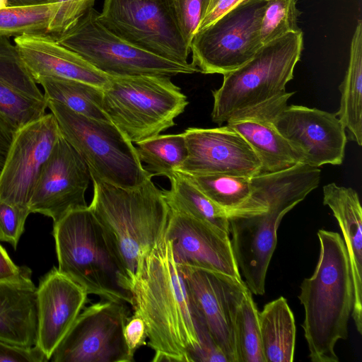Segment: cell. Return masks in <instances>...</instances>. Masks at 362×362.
Wrapping results in <instances>:
<instances>
[{"label": "cell", "instance_id": "6da1fadb", "mask_svg": "<svg viewBox=\"0 0 362 362\" xmlns=\"http://www.w3.org/2000/svg\"><path fill=\"white\" fill-rule=\"evenodd\" d=\"M320 175L319 168L303 163L259 174L251 179L250 197L226 211L234 257L252 293H264L267 272L282 218L318 187Z\"/></svg>", "mask_w": 362, "mask_h": 362}, {"label": "cell", "instance_id": "7a4b0ae2", "mask_svg": "<svg viewBox=\"0 0 362 362\" xmlns=\"http://www.w3.org/2000/svg\"><path fill=\"white\" fill-rule=\"evenodd\" d=\"M135 314L145 322L153 362H189L199 346L187 284L165 235L143 260L132 288Z\"/></svg>", "mask_w": 362, "mask_h": 362}, {"label": "cell", "instance_id": "3957f363", "mask_svg": "<svg viewBox=\"0 0 362 362\" xmlns=\"http://www.w3.org/2000/svg\"><path fill=\"white\" fill-rule=\"evenodd\" d=\"M148 177L122 188L91 177L89 207L101 225L132 288L144 258L165 233L170 209L163 192Z\"/></svg>", "mask_w": 362, "mask_h": 362}, {"label": "cell", "instance_id": "277c9868", "mask_svg": "<svg viewBox=\"0 0 362 362\" xmlns=\"http://www.w3.org/2000/svg\"><path fill=\"white\" fill-rule=\"evenodd\" d=\"M320 255L311 276L304 279L298 298L313 362H338L334 347L348 337L354 305V286L346 249L337 232L319 230Z\"/></svg>", "mask_w": 362, "mask_h": 362}, {"label": "cell", "instance_id": "5b68a950", "mask_svg": "<svg viewBox=\"0 0 362 362\" xmlns=\"http://www.w3.org/2000/svg\"><path fill=\"white\" fill-rule=\"evenodd\" d=\"M58 269L103 300L133 303L129 282L89 206L53 223Z\"/></svg>", "mask_w": 362, "mask_h": 362}, {"label": "cell", "instance_id": "8992f818", "mask_svg": "<svg viewBox=\"0 0 362 362\" xmlns=\"http://www.w3.org/2000/svg\"><path fill=\"white\" fill-rule=\"evenodd\" d=\"M303 48L301 30L262 45L245 64L223 75L212 90L211 119L221 125L235 113L284 93Z\"/></svg>", "mask_w": 362, "mask_h": 362}, {"label": "cell", "instance_id": "52a82bcc", "mask_svg": "<svg viewBox=\"0 0 362 362\" xmlns=\"http://www.w3.org/2000/svg\"><path fill=\"white\" fill-rule=\"evenodd\" d=\"M47 105L90 177L122 188L138 187L153 177L144 169L135 146L111 121L83 116L52 100H47Z\"/></svg>", "mask_w": 362, "mask_h": 362}, {"label": "cell", "instance_id": "ba28073f", "mask_svg": "<svg viewBox=\"0 0 362 362\" xmlns=\"http://www.w3.org/2000/svg\"><path fill=\"white\" fill-rule=\"evenodd\" d=\"M171 77H110L103 89V109L110 120L137 143L175 125L189 104Z\"/></svg>", "mask_w": 362, "mask_h": 362}, {"label": "cell", "instance_id": "9c48e42d", "mask_svg": "<svg viewBox=\"0 0 362 362\" xmlns=\"http://www.w3.org/2000/svg\"><path fill=\"white\" fill-rule=\"evenodd\" d=\"M91 7L67 30L51 35L59 44L77 53L110 77L160 76L199 72L192 63L178 64L143 50L107 30Z\"/></svg>", "mask_w": 362, "mask_h": 362}, {"label": "cell", "instance_id": "30bf717a", "mask_svg": "<svg viewBox=\"0 0 362 362\" xmlns=\"http://www.w3.org/2000/svg\"><path fill=\"white\" fill-rule=\"evenodd\" d=\"M100 23L124 41L165 59L187 64L190 52L173 0H104Z\"/></svg>", "mask_w": 362, "mask_h": 362}, {"label": "cell", "instance_id": "8fae6325", "mask_svg": "<svg viewBox=\"0 0 362 362\" xmlns=\"http://www.w3.org/2000/svg\"><path fill=\"white\" fill-rule=\"evenodd\" d=\"M265 0H243L205 28L190 45L192 63L206 74H226L248 62L262 45Z\"/></svg>", "mask_w": 362, "mask_h": 362}, {"label": "cell", "instance_id": "7c38bea8", "mask_svg": "<svg viewBox=\"0 0 362 362\" xmlns=\"http://www.w3.org/2000/svg\"><path fill=\"white\" fill-rule=\"evenodd\" d=\"M126 303L103 300L86 308L53 352V362H131L124 337Z\"/></svg>", "mask_w": 362, "mask_h": 362}, {"label": "cell", "instance_id": "4fadbf2b", "mask_svg": "<svg viewBox=\"0 0 362 362\" xmlns=\"http://www.w3.org/2000/svg\"><path fill=\"white\" fill-rule=\"evenodd\" d=\"M197 313L228 362H238L235 320L248 289L242 279L204 269L179 265Z\"/></svg>", "mask_w": 362, "mask_h": 362}, {"label": "cell", "instance_id": "5bb4252c", "mask_svg": "<svg viewBox=\"0 0 362 362\" xmlns=\"http://www.w3.org/2000/svg\"><path fill=\"white\" fill-rule=\"evenodd\" d=\"M61 132L51 112L17 130L0 170V202L28 204Z\"/></svg>", "mask_w": 362, "mask_h": 362}, {"label": "cell", "instance_id": "9a60e30c", "mask_svg": "<svg viewBox=\"0 0 362 362\" xmlns=\"http://www.w3.org/2000/svg\"><path fill=\"white\" fill-rule=\"evenodd\" d=\"M91 177L74 148L61 135L45 163L28 207L57 221L69 211L87 206L85 193Z\"/></svg>", "mask_w": 362, "mask_h": 362}, {"label": "cell", "instance_id": "2e32d148", "mask_svg": "<svg viewBox=\"0 0 362 362\" xmlns=\"http://www.w3.org/2000/svg\"><path fill=\"white\" fill-rule=\"evenodd\" d=\"M274 124L302 155L304 164L319 168L325 164L342 163L348 138L336 114L287 105L276 115Z\"/></svg>", "mask_w": 362, "mask_h": 362}, {"label": "cell", "instance_id": "e0dca14e", "mask_svg": "<svg viewBox=\"0 0 362 362\" xmlns=\"http://www.w3.org/2000/svg\"><path fill=\"white\" fill-rule=\"evenodd\" d=\"M182 133L187 156L176 172L250 178L260 174L261 163L254 151L227 124L214 128L188 127Z\"/></svg>", "mask_w": 362, "mask_h": 362}, {"label": "cell", "instance_id": "ac0fdd59", "mask_svg": "<svg viewBox=\"0 0 362 362\" xmlns=\"http://www.w3.org/2000/svg\"><path fill=\"white\" fill-rule=\"evenodd\" d=\"M165 236L170 241L177 264L242 279L229 234L206 222L170 209Z\"/></svg>", "mask_w": 362, "mask_h": 362}, {"label": "cell", "instance_id": "d6986e66", "mask_svg": "<svg viewBox=\"0 0 362 362\" xmlns=\"http://www.w3.org/2000/svg\"><path fill=\"white\" fill-rule=\"evenodd\" d=\"M293 92H285L235 113L226 124L248 143L261 163V173L282 171L303 163L302 155L279 132L274 118ZM304 164V163H303Z\"/></svg>", "mask_w": 362, "mask_h": 362}, {"label": "cell", "instance_id": "ffe728a7", "mask_svg": "<svg viewBox=\"0 0 362 362\" xmlns=\"http://www.w3.org/2000/svg\"><path fill=\"white\" fill-rule=\"evenodd\" d=\"M85 289L53 267L36 287L37 346L49 361L88 301Z\"/></svg>", "mask_w": 362, "mask_h": 362}, {"label": "cell", "instance_id": "44dd1931", "mask_svg": "<svg viewBox=\"0 0 362 362\" xmlns=\"http://www.w3.org/2000/svg\"><path fill=\"white\" fill-rule=\"evenodd\" d=\"M8 38L0 36V118L15 133L43 117L47 105Z\"/></svg>", "mask_w": 362, "mask_h": 362}, {"label": "cell", "instance_id": "7402d4cb", "mask_svg": "<svg viewBox=\"0 0 362 362\" xmlns=\"http://www.w3.org/2000/svg\"><path fill=\"white\" fill-rule=\"evenodd\" d=\"M14 43L35 81L41 77H60L103 89L110 81V76L59 44L50 35L25 34L16 37Z\"/></svg>", "mask_w": 362, "mask_h": 362}, {"label": "cell", "instance_id": "603a6c76", "mask_svg": "<svg viewBox=\"0 0 362 362\" xmlns=\"http://www.w3.org/2000/svg\"><path fill=\"white\" fill-rule=\"evenodd\" d=\"M323 204L329 207L341 229L354 286L351 317L362 333V209L358 194L351 187L329 183L323 187Z\"/></svg>", "mask_w": 362, "mask_h": 362}, {"label": "cell", "instance_id": "cb8c5ba5", "mask_svg": "<svg viewBox=\"0 0 362 362\" xmlns=\"http://www.w3.org/2000/svg\"><path fill=\"white\" fill-rule=\"evenodd\" d=\"M26 267L18 277L0 280V339L33 346L37 340L36 286Z\"/></svg>", "mask_w": 362, "mask_h": 362}, {"label": "cell", "instance_id": "d4e9b609", "mask_svg": "<svg viewBox=\"0 0 362 362\" xmlns=\"http://www.w3.org/2000/svg\"><path fill=\"white\" fill-rule=\"evenodd\" d=\"M265 362H292L296 344V324L286 299L281 296L259 312Z\"/></svg>", "mask_w": 362, "mask_h": 362}, {"label": "cell", "instance_id": "484cf974", "mask_svg": "<svg viewBox=\"0 0 362 362\" xmlns=\"http://www.w3.org/2000/svg\"><path fill=\"white\" fill-rule=\"evenodd\" d=\"M339 108L336 113L347 138L362 145V21H358L350 47L349 65L343 81Z\"/></svg>", "mask_w": 362, "mask_h": 362}, {"label": "cell", "instance_id": "4316f807", "mask_svg": "<svg viewBox=\"0 0 362 362\" xmlns=\"http://www.w3.org/2000/svg\"><path fill=\"white\" fill-rule=\"evenodd\" d=\"M168 180L170 188L163 192L171 210L206 222L229 234V223L224 209L213 202L182 174L174 171Z\"/></svg>", "mask_w": 362, "mask_h": 362}, {"label": "cell", "instance_id": "83f0119b", "mask_svg": "<svg viewBox=\"0 0 362 362\" xmlns=\"http://www.w3.org/2000/svg\"><path fill=\"white\" fill-rule=\"evenodd\" d=\"M45 91V100L59 102L83 116L110 121L103 109V89L93 85L60 77H41L36 80Z\"/></svg>", "mask_w": 362, "mask_h": 362}, {"label": "cell", "instance_id": "f1b7e54d", "mask_svg": "<svg viewBox=\"0 0 362 362\" xmlns=\"http://www.w3.org/2000/svg\"><path fill=\"white\" fill-rule=\"evenodd\" d=\"M135 146L144 169L153 176L168 178L185 160L187 148L183 133L158 134L136 143Z\"/></svg>", "mask_w": 362, "mask_h": 362}, {"label": "cell", "instance_id": "f546056e", "mask_svg": "<svg viewBox=\"0 0 362 362\" xmlns=\"http://www.w3.org/2000/svg\"><path fill=\"white\" fill-rule=\"evenodd\" d=\"M181 174L226 212L243 203L252 192L250 177L224 174Z\"/></svg>", "mask_w": 362, "mask_h": 362}, {"label": "cell", "instance_id": "4dcf8cb0", "mask_svg": "<svg viewBox=\"0 0 362 362\" xmlns=\"http://www.w3.org/2000/svg\"><path fill=\"white\" fill-rule=\"evenodd\" d=\"M235 340L238 362H265L259 311L249 288L245 291L236 312Z\"/></svg>", "mask_w": 362, "mask_h": 362}, {"label": "cell", "instance_id": "1f68e13d", "mask_svg": "<svg viewBox=\"0 0 362 362\" xmlns=\"http://www.w3.org/2000/svg\"><path fill=\"white\" fill-rule=\"evenodd\" d=\"M57 3L0 10V36L48 34Z\"/></svg>", "mask_w": 362, "mask_h": 362}, {"label": "cell", "instance_id": "d6a6232c", "mask_svg": "<svg viewBox=\"0 0 362 362\" xmlns=\"http://www.w3.org/2000/svg\"><path fill=\"white\" fill-rule=\"evenodd\" d=\"M265 8L260 28V40L264 45L286 33L296 32L300 14L296 0H265Z\"/></svg>", "mask_w": 362, "mask_h": 362}, {"label": "cell", "instance_id": "836d02e7", "mask_svg": "<svg viewBox=\"0 0 362 362\" xmlns=\"http://www.w3.org/2000/svg\"><path fill=\"white\" fill-rule=\"evenodd\" d=\"M209 0H173L180 30L186 45L191 42L204 16Z\"/></svg>", "mask_w": 362, "mask_h": 362}, {"label": "cell", "instance_id": "e575fe53", "mask_svg": "<svg viewBox=\"0 0 362 362\" xmlns=\"http://www.w3.org/2000/svg\"><path fill=\"white\" fill-rule=\"evenodd\" d=\"M30 214L28 208L0 202V240L16 250Z\"/></svg>", "mask_w": 362, "mask_h": 362}, {"label": "cell", "instance_id": "d590c367", "mask_svg": "<svg viewBox=\"0 0 362 362\" xmlns=\"http://www.w3.org/2000/svg\"><path fill=\"white\" fill-rule=\"evenodd\" d=\"M58 7L50 23L49 35H59L75 24L91 7L95 0H55Z\"/></svg>", "mask_w": 362, "mask_h": 362}, {"label": "cell", "instance_id": "8d00e7d4", "mask_svg": "<svg viewBox=\"0 0 362 362\" xmlns=\"http://www.w3.org/2000/svg\"><path fill=\"white\" fill-rule=\"evenodd\" d=\"M48 358L37 346H23L0 339V362H47Z\"/></svg>", "mask_w": 362, "mask_h": 362}, {"label": "cell", "instance_id": "74e56055", "mask_svg": "<svg viewBox=\"0 0 362 362\" xmlns=\"http://www.w3.org/2000/svg\"><path fill=\"white\" fill-rule=\"evenodd\" d=\"M124 337L128 349L133 356L138 349L146 344V327L140 316L134 313L129 317L124 328Z\"/></svg>", "mask_w": 362, "mask_h": 362}, {"label": "cell", "instance_id": "f35d334b", "mask_svg": "<svg viewBox=\"0 0 362 362\" xmlns=\"http://www.w3.org/2000/svg\"><path fill=\"white\" fill-rule=\"evenodd\" d=\"M243 0H209V4L197 31H199L228 12Z\"/></svg>", "mask_w": 362, "mask_h": 362}, {"label": "cell", "instance_id": "ab89813d", "mask_svg": "<svg viewBox=\"0 0 362 362\" xmlns=\"http://www.w3.org/2000/svg\"><path fill=\"white\" fill-rule=\"evenodd\" d=\"M26 267L15 264L0 244V280L16 278L25 271Z\"/></svg>", "mask_w": 362, "mask_h": 362}, {"label": "cell", "instance_id": "60d3db41", "mask_svg": "<svg viewBox=\"0 0 362 362\" xmlns=\"http://www.w3.org/2000/svg\"><path fill=\"white\" fill-rule=\"evenodd\" d=\"M14 134L0 118V170L4 164Z\"/></svg>", "mask_w": 362, "mask_h": 362}, {"label": "cell", "instance_id": "b9f144b4", "mask_svg": "<svg viewBox=\"0 0 362 362\" xmlns=\"http://www.w3.org/2000/svg\"><path fill=\"white\" fill-rule=\"evenodd\" d=\"M37 0H0V10L33 6Z\"/></svg>", "mask_w": 362, "mask_h": 362}]
</instances>
